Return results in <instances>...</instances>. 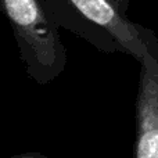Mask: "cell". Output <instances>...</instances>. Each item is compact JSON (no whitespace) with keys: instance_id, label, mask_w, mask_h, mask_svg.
Listing matches in <instances>:
<instances>
[{"instance_id":"cell-4","label":"cell","mask_w":158,"mask_h":158,"mask_svg":"<svg viewBox=\"0 0 158 158\" xmlns=\"http://www.w3.org/2000/svg\"><path fill=\"white\" fill-rule=\"evenodd\" d=\"M108 2L114 6L117 11L126 15V11H128V7H129V0H108Z\"/></svg>"},{"instance_id":"cell-2","label":"cell","mask_w":158,"mask_h":158,"mask_svg":"<svg viewBox=\"0 0 158 158\" xmlns=\"http://www.w3.org/2000/svg\"><path fill=\"white\" fill-rule=\"evenodd\" d=\"M60 27L107 54L125 53L140 63L147 53L144 27L132 22L108 0H44Z\"/></svg>"},{"instance_id":"cell-5","label":"cell","mask_w":158,"mask_h":158,"mask_svg":"<svg viewBox=\"0 0 158 158\" xmlns=\"http://www.w3.org/2000/svg\"><path fill=\"white\" fill-rule=\"evenodd\" d=\"M10 158H47L44 154L38 153V151H28V153H22V154H17Z\"/></svg>"},{"instance_id":"cell-1","label":"cell","mask_w":158,"mask_h":158,"mask_svg":"<svg viewBox=\"0 0 158 158\" xmlns=\"http://www.w3.org/2000/svg\"><path fill=\"white\" fill-rule=\"evenodd\" d=\"M27 74L36 83L47 85L67 67V50L60 25L44 0H0Z\"/></svg>"},{"instance_id":"cell-3","label":"cell","mask_w":158,"mask_h":158,"mask_svg":"<svg viewBox=\"0 0 158 158\" xmlns=\"http://www.w3.org/2000/svg\"><path fill=\"white\" fill-rule=\"evenodd\" d=\"M147 53L140 60L139 87L135 100L133 158H158V39L144 27Z\"/></svg>"}]
</instances>
